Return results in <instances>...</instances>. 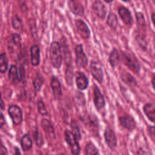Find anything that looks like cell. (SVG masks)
<instances>
[{
	"label": "cell",
	"instance_id": "6da1fadb",
	"mask_svg": "<svg viewBox=\"0 0 155 155\" xmlns=\"http://www.w3.org/2000/svg\"><path fill=\"white\" fill-rule=\"evenodd\" d=\"M50 55L53 66L54 68H59L62 64V56L61 46L58 42L54 41L51 44L50 48Z\"/></svg>",
	"mask_w": 155,
	"mask_h": 155
},
{
	"label": "cell",
	"instance_id": "7a4b0ae2",
	"mask_svg": "<svg viewBox=\"0 0 155 155\" xmlns=\"http://www.w3.org/2000/svg\"><path fill=\"white\" fill-rule=\"evenodd\" d=\"M122 58L124 64L133 71L137 73L139 71L140 66V64L135 56L129 52H123Z\"/></svg>",
	"mask_w": 155,
	"mask_h": 155
},
{
	"label": "cell",
	"instance_id": "3957f363",
	"mask_svg": "<svg viewBox=\"0 0 155 155\" xmlns=\"http://www.w3.org/2000/svg\"><path fill=\"white\" fill-rule=\"evenodd\" d=\"M65 139L68 145L70 147L71 153L73 155H78L80 153V147L78 144V140L73 134L72 132L70 130H66L64 133Z\"/></svg>",
	"mask_w": 155,
	"mask_h": 155
},
{
	"label": "cell",
	"instance_id": "277c9868",
	"mask_svg": "<svg viewBox=\"0 0 155 155\" xmlns=\"http://www.w3.org/2000/svg\"><path fill=\"white\" fill-rule=\"evenodd\" d=\"M76 63L78 67L84 68L88 64V59L84 51L83 47L81 44L77 45L75 47Z\"/></svg>",
	"mask_w": 155,
	"mask_h": 155
},
{
	"label": "cell",
	"instance_id": "5b68a950",
	"mask_svg": "<svg viewBox=\"0 0 155 155\" xmlns=\"http://www.w3.org/2000/svg\"><path fill=\"white\" fill-rule=\"evenodd\" d=\"M90 71L93 77L100 84L104 79V73L101 65L96 61H91L90 64Z\"/></svg>",
	"mask_w": 155,
	"mask_h": 155
},
{
	"label": "cell",
	"instance_id": "8992f818",
	"mask_svg": "<svg viewBox=\"0 0 155 155\" xmlns=\"http://www.w3.org/2000/svg\"><path fill=\"white\" fill-rule=\"evenodd\" d=\"M8 112L14 124L19 125L21 124L22 120V113L18 106L11 105L8 109Z\"/></svg>",
	"mask_w": 155,
	"mask_h": 155
},
{
	"label": "cell",
	"instance_id": "52a82bcc",
	"mask_svg": "<svg viewBox=\"0 0 155 155\" xmlns=\"http://www.w3.org/2000/svg\"><path fill=\"white\" fill-rule=\"evenodd\" d=\"M75 24L79 35L84 39H88L90 36V31L85 22L81 19H77Z\"/></svg>",
	"mask_w": 155,
	"mask_h": 155
},
{
	"label": "cell",
	"instance_id": "ba28073f",
	"mask_svg": "<svg viewBox=\"0 0 155 155\" xmlns=\"http://www.w3.org/2000/svg\"><path fill=\"white\" fill-rule=\"evenodd\" d=\"M94 93V103L97 110L102 109L105 105V100L103 95L99 90L97 86L94 84L93 87Z\"/></svg>",
	"mask_w": 155,
	"mask_h": 155
},
{
	"label": "cell",
	"instance_id": "9c48e42d",
	"mask_svg": "<svg viewBox=\"0 0 155 155\" xmlns=\"http://www.w3.org/2000/svg\"><path fill=\"white\" fill-rule=\"evenodd\" d=\"M104 138L107 145L111 149L114 148L117 145V139L114 132L110 128H107L104 131Z\"/></svg>",
	"mask_w": 155,
	"mask_h": 155
},
{
	"label": "cell",
	"instance_id": "30bf717a",
	"mask_svg": "<svg viewBox=\"0 0 155 155\" xmlns=\"http://www.w3.org/2000/svg\"><path fill=\"white\" fill-rule=\"evenodd\" d=\"M119 121L121 126L130 131L134 130L136 126L134 119L131 116L128 115L119 117Z\"/></svg>",
	"mask_w": 155,
	"mask_h": 155
},
{
	"label": "cell",
	"instance_id": "8fae6325",
	"mask_svg": "<svg viewBox=\"0 0 155 155\" xmlns=\"http://www.w3.org/2000/svg\"><path fill=\"white\" fill-rule=\"evenodd\" d=\"M118 13L123 22L128 26L133 24V17L130 11L125 7H120L118 8Z\"/></svg>",
	"mask_w": 155,
	"mask_h": 155
},
{
	"label": "cell",
	"instance_id": "7c38bea8",
	"mask_svg": "<svg viewBox=\"0 0 155 155\" xmlns=\"http://www.w3.org/2000/svg\"><path fill=\"white\" fill-rule=\"evenodd\" d=\"M68 6L70 11L76 15L82 16L84 13V7L76 0H68Z\"/></svg>",
	"mask_w": 155,
	"mask_h": 155
},
{
	"label": "cell",
	"instance_id": "4fadbf2b",
	"mask_svg": "<svg viewBox=\"0 0 155 155\" xmlns=\"http://www.w3.org/2000/svg\"><path fill=\"white\" fill-rule=\"evenodd\" d=\"M92 8L95 14L99 18H100L101 19L105 18L107 13V8L101 1L99 0L94 1V2H93V4Z\"/></svg>",
	"mask_w": 155,
	"mask_h": 155
},
{
	"label": "cell",
	"instance_id": "5bb4252c",
	"mask_svg": "<svg viewBox=\"0 0 155 155\" xmlns=\"http://www.w3.org/2000/svg\"><path fill=\"white\" fill-rule=\"evenodd\" d=\"M76 84L78 88L80 90H85L88 85V79L82 72H78L76 78Z\"/></svg>",
	"mask_w": 155,
	"mask_h": 155
},
{
	"label": "cell",
	"instance_id": "9a60e30c",
	"mask_svg": "<svg viewBox=\"0 0 155 155\" xmlns=\"http://www.w3.org/2000/svg\"><path fill=\"white\" fill-rule=\"evenodd\" d=\"M31 63L33 66H37L40 62V49L37 45H33L30 48Z\"/></svg>",
	"mask_w": 155,
	"mask_h": 155
},
{
	"label": "cell",
	"instance_id": "2e32d148",
	"mask_svg": "<svg viewBox=\"0 0 155 155\" xmlns=\"http://www.w3.org/2000/svg\"><path fill=\"white\" fill-rule=\"evenodd\" d=\"M50 84L54 97L57 99H59L61 97L62 91L61 84L58 78H56V77L52 78Z\"/></svg>",
	"mask_w": 155,
	"mask_h": 155
},
{
	"label": "cell",
	"instance_id": "e0dca14e",
	"mask_svg": "<svg viewBox=\"0 0 155 155\" xmlns=\"http://www.w3.org/2000/svg\"><path fill=\"white\" fill-rule=\"evenodd\" d=\"M143 111L151 122L155 123V107L151 103L146 104L143 107Z\"/></svg>",
	"mask_w": 155,
	"mask_h": 155
},
{
	"label": "cell",
	"instance_id": "ac0fdd59",
	"mask_svg": "<svg viewBox=\"0 0 155 155\" xmlns=\"http://www.w3.org/2000/svg\"><path fill=\"white\" fill-rule=\"evenodd\" d=\"M109 62L112 67H116L117 66L120 62V56L118 51L116 48H113L111 51L109 56Z\"/></svg>",
	"mask_w": 155,
	"mask_h": 155
},
{
	"label": "cell",
	"instance_id": "d6986e66",
	"mask_svg": "<svg viewBox=\"0 0 155 155\" xmlns=\"http://www.w3.org/2000/svg\"><path fill=\"white\" fill-rule=\"evenodd\" d=\"M8 78L11 82L13 84H16L19 81V76L18 74V68L16 65H12L11 66L8 73Z\"/></svg>",
	"mask_w": 155,
	"mask_h": 155
},
{
	"label": "cell",
	"instance_id": "ffe728a7",
	"mask_svg": "<svg viewBox=\"0 0 155 155\" xmlns=\"http://www.w3.org/2000/svg\"><path fill=\"white\" fill-rule=\"evenodd\" d=\"M21 145L24 151H28L32 147V141L28 134H25L22 136L21 141Z\"/></svg>",
	"mask_w": 155,
	"mask_h": 155
},
{
	"label": "cell",
	"instance_id": "44dd1931",
	"mask_svg": "<svg viewBox=\"0 0 155 155\" xmlns=\"http://www.w3.org/2000/svg\"><path fill=\"white\" fill-rule=\"evenodd\" d=\"M121 79L123 82L128 85L133 86L136 85V81L134 78L128 73H122L121 75Z\"/></svg>",
	"mask_w": 155,
	"mask_h": 155
},
{
	"label": "cell",
	"instance_id": "7402d4cb",
	"mask_svg": "<svg viewBox=\"0 0 155 155\" xmlns=\"http://www.w3.org/2000/svg\"><path fill=\"white\" fill-rule=\"evenodd\" d=\"M85 153L87 155H100L96 147L91 142H88L85 146Z\"/></svg>",
	"mask_w": 155,
	"mask_h": 155
},
{
	"label": "cell",
	"instance_id": "603a6c76",
	"mask_svg": "<svg viewBox=\"0 0 155 155\" xmlns=\"http://www.w3.org/2000/svg\"><path fill=\"white\" fill-rule=\"evenodd\" d=\"M41 125L43 128V129L48 134L51 135H54V130L53 128V127L51 124L50 122L47 119H42L41 122Z\"/></svg>",
	"mask_w": 155,
	"mask_h": 155
},
{
	"label": "cell",
	"instance_id": "cb8c5ba5",
	"mask_svg": "<svg viewBox=\"0 0 155 155\" xmlns=\"http://www.w3.org/2000/svg\"><path fill=\"white\" fill-rule=\"evenodd\" d=\"M8 68V59L5 53L0 54V72L5 73Z\"/></svg>",
	"mask_w": 155,
	"mask_h": 155
},
{
	"label": "cell",
	"instance_id": "d4e9b609",
	"mask_svg": "<svg viewBox=\"0 0 155 155\" xmlns=\"http://www.w3.org/2000/svg\"><path fill=\"white\" fill-rule=\"evenodd\" d=\"M107 22L110 27H111L112 28H116L118 23L117 18L116 15L112 13H110V15L108 16Z\"/></svg>",
	"mask_w": 155,
	"mask_h": 155
},
{
	"label": "cell",
	"instance_id": "484cf974",
	"mask_svg": "<svg viewBox=\"0 0 155 155\" xmlns=\"http://www.w3.org/2000/svg\"><path fill=\"white\" fill-rule=\"evenodd\" d=\"M71 132L74 136L75 137L76 139L78 141L81 140V132L79 128V127L78 126L77 124L74 121H72L71 124Z\"/></svg>",
	"mask_w": 155,
	"mask_h": 155
},
{
	"label": "cell",
	"instance_id": "4316f807",
	"mask_svg": "<svg viewBox=\"0 0 155 155\" xmlns=\"http://www.w3.org/2000/svg\"><path fill=\"white\" fill-rule=\"evenodd\" d=\"M136 18L137 23L140 26H145V21L143 16V15L140 12L136 13Z\"/></svg>",
	"mask_w": 155,
	"mask_h": 155
},
{
	"label": "cell",
	"instance_id": "83f0119b",
	"mask_svg": "<svg viewBox=\"0 0 155 155\" xmlns=\"http://www.w3.org/2000/svg\"><path fill=\"white\" fill-rule=\"evenodd\" d=\"M38 111L40 114L42 115H46L47 114V111L45 108V104L42 101H39L38 102Z\"/></svg>",
	"mask_w": 155,
	"mask_h": 155
},
{
	"label": "cell",
	"instance_id": "f1b7e54d",
	"mask_svg": "<svg viewBox=\"0 0 155 155\" xmlns=\"http://www.w3.org/2000/svg\"><path fill=\"white\" fill-rule=\"evenodd\" d=\"M42 83H43V78L42 77L38 76L37 78H36V79L34 80V82H33V85L35 89L37 90H39L41 88L42 85Z\"/></svg>",
	"mask_w": 155,
	"mask_h": 155
},
{
	"label": "cell",
	"instance_id": "f546056e",
	"mask_svg": "<svg viewBox=\"0 0 155 155\" xmlns=\"http://www.w3.org/2000/svg\"><path fill=\"white\" fill-rule=\"evenodd\" d=\"M12 24H13V27L16 30L19 29L21 28V27L22 26V23H21V19L16 16H15V18H13Z\"/></svg>",
	"mask_w": 155,
	"mask_h": 155
},
{
	"label": "cell",
	"instance_id": "4dcf8cb0",
	"mask_svg": "<svg viewBox=\"0 0 155 155\" xmlns=\"http://www.w3.org/2000/svg\"><path fill=\"white\" fill-rule=\"evenodd\" d=\"M148 132L151 139L155 141V127L154 126L150 127L148 128Z\"/></svg>",
	"mask_w": 155,
	"mask_h": 155
},
{
	"label": "cell",
	"instance_id": "1f68e13d",
	"mask_svg": "<svg viewBox=\"0 0 155 155\" xmlns=\"http://www.w3.org/2000/svg\"><path fill=\"white\" fill-rule=\"evenodd\" d=\"M7 153V150L0 140V155H5Z\"/></svg>",
	"mask_w": 155,
	"mask_h": 155
},
{
	"label": "cell",
	"instance_id": "d6a6232c",
	"mask_svg": "<svg viewBox=\"0 0 155 155\" xmlns=\"http://www.w3.org/2000/svg\"><path fill=\"white\" fill-rule=\"evenodd\" d=\"M36 134H37V136H36V144L38 145H41L42 143H43V139H42V136H41L40 137H39V133H36Z\"/></svg>",
	"mask_w": 155,
	"mask_h": 155
},
{
	"label": "cell",
	"instance_id": "836d02e7",
	"mask_svg": "<svg viewBox=\"0 0 155 155\" xmlns=\"http://www.w3.org/2000/svg\"><path fill=\"white\" fill-rule=\"evenodd\" d=\"M5 124V119L3 114L0 111V128L4 126Z\"/></svg>",
	"mask_w": 155,
	"mask_h": 155
},
{
	"label": "cell",
	"instance_id": "e575fe53",
	"mask_svg": "<svg viewBox=\"0 0 155 155\" xmlns=\"http://www.w3.org/2000/svg\"><path fill=\"white\" fill-rule=\"evenodd\" d=\"M0 108L3 110L4 108V102L2 100V98H1V93H0Z\"/></svg>",
	"mask_w": 155,
	"mask_h": 155
},
{
	"label": "cell",
	"instance_id": "d590c367",
	"mask_svg": "<svg viewBox=\"0 0 155 155\" xmlns=\"http://www.w3.org/2000/svg\"><path fill=\"white\" fill-rule=\"evenodd\" d=\"M151 83L153 85V87L154 88V90H155V74L153 76L152 78V80H151Z\"/></svg>",
	"mask_w": 155,
	"mask_h": 155
},
{
	"label": "cell",
	"instance_id": "8d00e7d4",
	"mask_svg": "<svg viewBox=\"0 0 155 155\" xmlns=\"http://www.w3.org/2000/svg\"><path fill=\"white\" fill-rule=\"evenodd\" d=\"M14 155H21L20 151H19V149H18L17 147H15V153H14Z\"/></svg>",
	"mask_w": 155,
	"mask_h": 155
},
{
	"label": "cell",
	"instance_id": "74e56055",
	"mask_svg": "<svg viewBox=\"0 0 155 155\" xmlns=\"http://www.w3.org/2000/svg\"><path fill=\"white\" fill-rule=\"evenodd\" d=\"M151 19H152V22H153L154 25L155 27V13H154L151 15Z\"/></svg>",
	"mask_w": 155,
	"mask_h": 155
},
{
	"label": "cell",
	"instance_id": "f35d334b",
	"mask_svg": "<svg viewBox=\"0 0 155 155\" xmlns=\"http://www.w3.org/2000/svg\"><path fill=\"white\" fill-rule=\"evenodd\" d=\"M113 0H104V1H105L107 3H109V2H111Z\"/></svg>",
	"mask_w": 155,
	"mask_h": 155
},
{
	"label": "cell",
	"instance_id": "ab89813d",
	"mask_svg": "<svg viewBox=\"0 0 155 155\" xmlns=\"http://www.w3.org/2000/svg\"><path fill=\"white\" fill-rule=\"evenodd\" d=\"M122 1L124 2H128L129 0H122Z\"/></svg>",
	"mask_w": 155,
	"mask_h": 155
}]
</instances>
